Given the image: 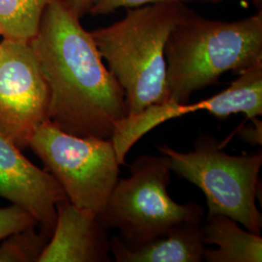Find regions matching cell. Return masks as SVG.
Here are the masks:
<instances>
[{
	"mask_svg": "<svg viewBox=\"0 0 262 262\" xmlns=\"http://www.w3.org/2000/svg\"><path fill=\"white\" fill-rule=\"evenodd\" d=\"M171 166L164 155H143L129 166V177L119 179L108 203L98 215L101 224L117 229L128 249L167 234L184 223L202 224L204 209L197 203L180 204L168 194Z\"/></svg>",
	"mask_w": 262,
	"mask_h": 262,
	"instance_id": "277c9868",
	"label": "cell"
},
{
	"mask_svg": "<svg viewBox=\"0 0 262 262\" xmlns=\"http://www.w3.org/2000/svg\"><path fill=\"white\" fill-rule=\"evenodd\" d=\"M165 59L167 101L187 103L226 72L240 73L262 61V10L236 21L205 19L188 10L169 34Z\"/></svg>",
	"mask_w": 262,
	"mask_h": 262,
	"instance_id": "7a4b0ae2",
	"label": "cell"
},
{
	"mask_svg": "<svg viewBox=\"0 0 262 262\" xmlns=\"http://www.w3.org/2000/svg\"><path fill=\"white\" fill-rule=\"evenodd\" d=\"M201 225L197 223L180 224L167 234L133 250L116 236L110 239V253L117 262L202 261L206 244Z\"/></svg>",
	"mask_w": 262,
	"mask_h": 262,
	"instance_id": "8fae6325",
	"label": "cell"
},
{
	"mask_svg": "<svg viewBox=\"0 0 262 262\" xmlns=\"http://www.w3.org/2000/svg\"><path fill=\"white\" fill-rule=\"evenodd\" d=\"M0 196L25 208L50 236L56 225V205L68 200L56 179L26 159L1 132Z\"/></svg>",
	"mask_w": 262,
	"mask_h": 262,
	"instance_id": "9c48e42d",
	"label": "cell"
},
{
	"mask_svg": "<svg viewBox=\"0 0 262 262\" xmlns=\"http://www.w3.org/2000/svg\"><path fill=\"white\" fill-rule=\"evenodd\" d=\"M108 229L98 215L66 200L56 205V222L38 262H110Z\"/></svg>",
	"mask_w": 262,
	"mask_h": 262,
	"instance_id": "30bf717a",
	"label": "cell"
},
{
	"mask_svg": "<svg viewBox=\"0 0 262 262\" xmlns=\"http://www.w3.org/2000/svg\"><path fill=\"white\" fill-rule=\"evenodd\" d=\"M51 0H0V35L29 42Z\"/></svg>",
	"mask_w": 262,
	"mask_h": 262,
	"instance_id": "4fadbf2b",
	"label": "cell"
},
{
	"mask_svg": "<svg viewBox=\"0 0 262 262\" xmlns=\"http://www.w3.org/2000/svg\"><path fill=\"white\" fill-rule=\"evenodd\" d=\"M183 2L127 9L123 19L91 31L107 68L122 86L127 117L167 101L165 45L188 11Z\"/></svg>",
	"mask_w": 262,
	"mask_h": 262,
	"instance_id": "3957f363",
	"label": "cell"
},
{
	"mask_svg": "<svg viewBox=\"0 0 262 262\" xmlns=\"http://www.w3.org/2000/svg\"><path fill=\"white\" fill-rule=\"evenodd\" d=\"M49 91L28 41L0 43V132L19 149L29 147L48 119Z\"/></svg>",
	"mask_w": 262,
	"mask_h": 262,
	"instance_id": "52a82bcc",
	"label": "cell"
},
{
	"mask_svg": "<svg viewBox=\"0 0 262 262\" xmlns=\"http://www.w3.org/2000/svg\"><path fill=\"white\" fill-rule=\"evenodd\" d=\"M204 242L215 245L205 249L203 259L208 262H261L262 238L225 215H207L201 225Z\"/></svg>",
	"mask_w": 262,
	"mask_h": 262,
	"instance_id": "7c38bea8",
	"label": "cell"
},
{
	"mask_svg": "<svg viewBox=\"0 0 262 262\" xmlns=\"http://www.w3.org/2000/svg\"><path fill=\"white\" fill-rule=\"evenodd\" d=\"M50 237L44 231L37 233L34 226L10 235L0 246V262H38Z\"/></svg>",
	"mask_w": 262,
	"mask_h": 262,
	"instance_id": "5bb4252c",
	"label": "cell"
},
{
	"mask_svg": "<svg viewBox=\"0 0 262 262\" xmlns=\"http://www.w3.org/2000/svg\"><path fill=\"white\" fill-rule=\"evenodd\" d=\"M29 147L68 201L94 215L103 211L121 173L112 139L72 135L48 120L34 131Z\"/></svg>",
	"mask_w": 262,
	"mask_h": 262,
	"instance_id": "8992f818",
	"label": "cell"
},
{
	"mask_svg": "<svg viewBox=\"0 0 262 262\" xmlns=\"http://www.w3.org/2000/svg\"><path fill=\"white\" fill-rule=\"evenodd\" d=\"M255 1H259V2H260V1H261V0H255Z\"/></svg>",
	"mask_w": 262,
	"mask_h": 262,
	"instance_id": "d6986e66",
	"label": "cell"
},
{
	"mask_svg": "<svg viewBox=\"0 0 262 262\" xmlns=\"http://www.w3.org/2000/svg\"><path fill=\"white\" fill-rule=\"evenodd\" d=\"M225 144L208 134L197 137L193 150L181 152L162 144L171 170L196 186L206 197L208 215H225L260 235L262 215L256 205L261 152L228 155Z\"/></svg>",
	"mask_w": 262,
	"mask_h": 262,
	"instance_id": "5b68a950",
	"label": "cell"
},
{
	"mask_svg": "<svg viewBox=\"0 0 262 262\" xmlns=\"http://www.w3.org/2000/svg\"><path fill=\"white\" fill-rule=\"evenodd\" d=\"M190 0H97L91 10V14L94 16L108 15L117 10L125 8H136L144 5L161 3V2H187Z\"/></svg>",
	"mask_w": 262,
	"mask_h": 262,
	"instance_id": "2e32d148",
	"label": "cell"
},
{
	"mask_svg": "<svg viewBox=\"0 0 262 262\" xmlns=\"http://www.w3.org/2000/svg\"><path fill=\"white\" fill-rule=\"evenodd\" d=\"M207 111L217 120H225L233 114H244L250 122L262 115V61L239 73L225 91L215 96L192 104L166 101L146 108L138 115L126 117L113 134L112 142L121 165L132 146L145 134L162 122L190 113Z\"/></svg>",
	"mask_w": 262,
	"mask_h": 262,
	"instance_id": "ba28073f",
	"label": "cell"
},
{
	"mask_svg": "<svg viewBox=\"0 0 262 262\" xmlns=\"http://www.w3.org/2000/svg\"><path fill=\"white\" fill-rule=\"evenodd\" d=\"M239 137L244 142L253 146H261L262 122L257 118L251 121V124L245 126L239 131Z\"/></svg>",
	"mask_w": 262,
	"mask_h": 262,
	"instance_id": "e0dca14e",
	"label": "cell"
},
{
	"mask_svg": "<svg viewBox=\"0 0 262 262\" xmlns=\"http://www.w3.org/2000/svg\"><path fill=\"white\" fill-rule=\"evenodd\" d=\"M66 4L67 9L72 12L78 18L84 17L90 13L97 0H61Z\"/></svg>",
	"mask_w": 262,
	"mask_h": 262,
	"instance_id": "ac0fdd59",
	"label": "cell"
},
{
	"mask_svg": "<svg viewBox=\"0 0 262 262\" xmlns=\"http://www.w3.org/2000/svg\"><path fill=\"white\" fill-rule=\"evenodd\" d=\"M36 225L37 221L33 215L19 205L0 208V240Z\"/></svg>",
	"mask_w": 262,
	"mask_h": 262,
	"instance_id": "9a60e30c",
	"label": "cell"
},
{
	"mask_svg": "<svg viewBox=\"0 0 262 262\" xmlns=\"http://www.w3.org/2000/svg\"><path fill=\"white\" fill-rule=\"evenodd\" d=\"M29 43L47 84L49 121L72 135L111 139L127 117L125 95L80 18L51 0Z\"/></svg>",
	"mask_w": 262,
	"mask_h": 262,
	"instance_id": "6da1fadb",
	"label": "cell"
}]
</instances>
